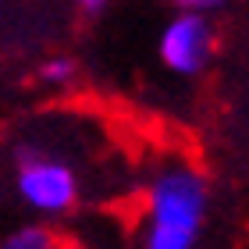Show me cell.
I'll list each match as a JSON object with an SVG mask.
<instances>
[{"mask_svg": "<svg viewBox=\"0 0 249 249\" xmlns=\"http://www.w3.org/2000/svg\"><path fill=\"white\" fill-rule=\"evenodd\" d=\"M36 78H39V86H47V89H68L78 78V61L71 53H50V57L39 61Z\"/></svg>", "mask_w": 249, "mask_h": 249, "instance_id": "obj_5", "label": "cell"}, {"mask_svg": "<svg viewBox=\"0 0 249 249\" xmlns=\"http://www.w3.org/2000/svg\"><path fill=\"white\" fill-rule=\"evenodd\" d=\"M15 192L43 221H61L78 207V175L61 157L21 142L15 150Z\"/></svg>", "mask_w": 249, "mask_h": 249, "instance_id": "obj_2", "label": "cell"}, {"mask_svg": "<svg viewBox=\"0 0 249 249\" xmlns=\"http://www.w3.org/2000/svg\"><path fill=\"white\" fill-rule=\"evenodd\" d=\"M75 4H78V7H82V11H86V15H96V11H104V7L110 4V0H75Z\"/></svg>", "mask_w": 249, "mask_h": 249, "instance_id": "obj_6", "label": "cell"}, {"mask_svg": "<svg viewBox=\"0 0 249 249\" xmlns=\"http://www.w3.org/2000/svg\"><path fill=\"white\" fill-rule=\"evenodd\" d=\"M210 189L192 164L175 160L157 167L142 189V228L146 249H192L203 235Z\"/></svg>", "mask_w": 249, "mask_h": 249, "instance_id": "obj_1", "label": "cell"}, {"mask_svg": "<svg viewBox=\"0 0 249 249\" xmlns=\"http://www.w3.org/2000/svg\"><path fill=\"white\" fill-rule=\"evenodd\" d=\"M0 246H4V249H53V246H61V235L39 217V221L18 224L15 231H7Z\"/></svg>", "mask_w": 249, "mask_h": 249, "instance_id": "obj_4", "label": "cell"}, {"mask_svg": "<svg viewBox=\"0 0 249 249\" xmlns=\"http://www.w3.org/2000/svg\"><path fill=\"white\" fill-rule=\"evenodd\" d=\"M207 15L210 11L203 7H182L164 25L160 39H157V53H160L167 71L196 78L210 68L213 50H217V32H213V21Z\"/></svg>", "mask_w": 249, "mask_h": 249, "instance_id": "obj_3", "label": "cell"}, {"mask_svg": "<svg viewBox=\"0 0 249 249\" xmlns=\"http://www.w3.org/2000/svg\"><path fill=\"white\" fill-rule=\"evenodd\" d=\"M228 0H203V11H221Z\"/></svg>", "mask_w": 249, "mask_h": 249, "instance_id": "obj_7", "label": "cell"}, {"mask_svg": "<svg viewBox=\"0 0 249 249\" xmlns=\"http://www.w3.org/2000/svg\"><path fill=\"white\" fill-rule=\"evenodd\" d=\"M171 4H178V7H203V0H171Z\"/></svg>", "mask_w": 249, "mask_h": 249, "instance_id": "obj_8", "label": "cell"}]
</instances>
